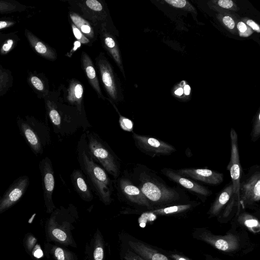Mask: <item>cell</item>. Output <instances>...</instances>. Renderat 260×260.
I'll list each match as a JSON object with an SVG mask.
<instances>
[{
  "label": "cell",
  "instance_id": "cell-1",
  "mask_svg": "<svg viewBox=\"0 0 260 260\" xmlns=\"http://www.w3.org/2000/svg\"><path fill=\"white\" fill-rule=\"evenodd\" d=\"M128 177L147 199L151 206L158 208L178 202L181 194L170 187L151 170L142 165L133 168Z\"/></svg>",
  "mask_w": 260,
  "mask_h": 260
},
{
  "label": "cell",
  "instance_id": "cell-2",
  "mask_svg": "<svg viewBox=\"0 0 260 260\" xmlns=\"http://www.w3.org/2000/svg\"><path fill=\"white\" fill-rule=\"evenodd\" d=\"M78 158L81 170L85 175L92 189L104 204L109 205L113 201L112 196L114 188L112 181L107 172L88 154L86 146L85 134L79 142Z\"/></svg>",
  "mask_w": 260,
  "mask_h": 260
},
{
  "label": "cell",
  "instance_id": "cell-3",
  "mask_svg": "<svg viewBox=\"0 0 260 260\" xmlns=\"http://www.w3.org/2000/svg\"><path fill=\"white\" fill-rule=\"evenodd\" d=\"M20 134L36 155L42 154L50 142L49 127L46 123L34 116L16 117Z\"/></svg>",
  "mask_w": 260,
  "mask_h": 260
},
{
  "label": "cell",
  "instance_id": "cell-4",
  "mask_svg": "<svg viewBox=\"0 0 260 260\" xmlns=\"http://www.w3.org/2000/svg\"><path fill=\"white\" fill-rule=\"evenodd\" d=\"M85 141L87 152L93 160L115 179L118 178L121 173L120 159L109 145L90 131L85 134Z\"/></svg>",
  "mask_w": 260,
  "mask_h": 260
},
{
  "label": "cell",
  "instance_id": "cell-5",
  "mask_svg": "<svg viewBox=\"0 0 260 260\" xmlns=\"http://www.w3.org/2000/svg\"><path fill=\"white\" fill-rule=\"evenodd\" d=\"M231 138V157L227 169L230 171L233 186V193L228 203L224 212V215H228L234 206L237 207V213L240 209L239 204V186L241 176V167L240 165L239 153L238 144V135L233 128L230 131Z\"/></svg>",
  "mask_w": 260,
  "mask_h": 260
},
{
  "label": "cell",
  "instance_id": "cell-6",
  "mask_svg": "<svg viewBox=\"0 0 260 260\" xmlns=\"http://www.w3.org/2000/svg\"><path fill=\"white\" fill-rule=\"evenodd\" d=\"M260 201V167L254 165L241 176L239 204L243 208L256 205Z\"/></svg>",
  "mask_w": 260,
  "mask_h": 260
},
{
  "label": "cell",
  "instance_id": "cell-7",
  "mask_svg": "<svg viewBox=\"0 0 260 260\" xmlns=\"http://www.w3.org/2000/svg\"><path fill=\"white\" fill-rule=\"evenodd\" d=\"M193 236L214 248L225 252L235 251L240 247L238 237L230 233L225 235H216L206 229L200 228L196 230Z\"/></svg>",
  "mask_w": 260,
  "mask_h": 260
},
{
  "label": "cell",
  "instance_id": "cell-8",
  "mask_svg": "<svg viewBox=\"0 0 260 260\" xmlns=\"http://www.w3.org/2000/svg\"><path fill=\"white\" fill-rule=\"evenodd\" d=\"M118 195L125 201L135 205L144 207L148 210L153 207L141 190L131 181L128 177L122 176L115 179Z\"/></svg>",
  "mask_w": 260,
  "mask_h": 260
},
{
  "label": "cell",
  "instance_id": "cell-9",
  "mask_svg": "<svg viewBox=\"0 0 260 260\" xmlns=\"http://www.w3.org/2000/svg\"><path fill=\"white\" fill-rule=\"evenodd\" d=\"M136 147L143 153L152 157L169 155L176 151L172 145L148 136L133 133Z\"/></svg>",
  "mask_w": 260,
  "mask_h": 260
},
{
  "label": "cell",
  "instance_id": "cell-10",
  "mask_svg": "<svg viewBox=\"0 0 260 260\" xmlns=\"http://www.w3.org/2000/svg\"><path fill=\"white\" fill-rule=\"evenodd\" d=\"M41 175L43 198L46 211L51 213L55 208L52 196L55 186L54 173L52 162L48 157L42 159L39 165Z\"/></svg>",
  "mask_w": 260,
  "mask_h": 260
},
{
  "label": "cell",
  "instance_id": "cell-11",
  "mask_svg": "<svg viewBox=\"0 0 260 260\" xmlns=\"http://www.w3.org/2000/svg\"><path fill=\"white\" fill-rule=\"evenodd\" d=\"M29 178L22 175L15 179L0 197V215L16 204L24 196L29 185Z\"/></svg>",
  "mask_w": 260,
  "mask_h": 260
},
{
  "label": "cell",
  "instance_id": "cell-12",
  "mask_svg": "<svg viewBox=\"0 0 260 260\" xmlns=\"http://www.w3.org/2000/svg\"><path fill=\"white\" fill-rule=\"evenodd\" d=\"M161 172L171 181L196 193L203 201L212 194V191L205 186L179 174L176 170L164 168L161 170Z\"/></svg>",
  "mask_w": 260,
  "mask_h": 260
},
{
  "label": "cell",
  "instance_id": "cell-13",
  "mask_svg": "<svg viewBox=\"0 0 260 260\" xmlns=\"http://www.w3.org/2000/svg\"><path fill=\"white\" fill-rule=\"evenodd\" d=\"M176 171L184 177L210 185H217L223 180V174L208 169L182 168Z\"/></svg>",
  "mask_w": 260,
  "mask_h": 260
},
{
  "label": "cell",
  "instance_id": "cell-14",
  "mask_svg": "<svg viewBox=\"0 0 260 260\" xmlns=\"http://www.w3.org/2000/svg\"><path fill=\"white\" fill-rule=\"evenodd\" d=\"M50 218L46 221L45 232L49 241H53L64 244L71 243V239L65 231L64 226L58 223L55 214L52 212Z\"/></svg>",
  "mask_w": 260,
  "mask_h": 260
},
{
  "label": "cell",
  "instance_id": "cell-15",
  "mask_svg": "<svg viewBox=\"0 0 260 260\" xmlns=\"http://www.w3.org/2000/svg\"><path fill=\"white\" fill-rule=\"evenodd\" d=\"M24 34L29 46L37 54L48 60H54L56 59V54L54 50L30 30L25 28Z\"/></svg>",
  "mask_w": 260,
  "mask_h": 260
},
{
  "label": "cell",
  "instance_id": "cell-16",
  "mask_svg": "<svg viewBox=\"0 0 260 260\" xmlns=\"http://www.w3.org/2000/svg\"><path fill=\"white\" fill-rule=\"evenodd\" d=\"M101 78L105 88L110 95L114 100H118V89L112 69L109 62L104 59L99 61Z\"/></svg>",
  "mask_w": 260,
  "mask_h": 260
},
{
  "label": "cell",
  "instance_id": "cell-17",
  "mask_svg": "<svg viewBox=\"0 0 260 260\" xmlns=\"http://www.w3.org/2000/svg\"><path fill=\"white\" fill-rule=\"evenodd\" d=\"M128 244L132 251L144 260H171L167 255L146 243L140 241H129Z\"/></svg>",
  "mask_w": 260,
  "mask_h": 260
},
{
  "label": "cell",
  "instance_id": "cell-18",
  "mask_svg": "<svg viewBox=\"0 0 260 260\" xmlns=\"http://www.w3.org/2000/svg\"><path fill=\"white\" fill-rule=\"evenodd\" d=\"M71 178L73 186L80 197L87 202L92 200L93 194L82 171L75 169L71 175Z\"/></svg>",
  "mask_w": 260,
  "mask_h": 260
},
{
  "label": "cell",
  "instance_id": "cell-19",
  "mask_svg": "<svg viewBox=\"0 0 260 260\" xmlns=\"http://www.w3.org/2000/svg\"><path fill=\"white\" fill-rule=\"evenodd\" d=\"M26 82L38 98H44L48 94V86L42 73L27 71Z\"/></svg>",
  "mask_w": 260,
  "mask_h": 260
},
{
  "label": "cell",
  "instance_id": "cell-20",
  "mask_svg": "<svg viewBox=\"0 0 260 260\" xmlns=\"http://www.w3.org/2000/svg\"><path fill=\"white\" fill-rule=\"evenodd\" d=\"M233 193L232 182L228 184L219 193L214 202L211 205L208 212L209 217L218 215L226 205H228Z\"/></svg>",
  "mask_w": 260,
  "mask_h": 260
},
{
  "label": "cell",
  "instance_id": "cell-21",
  "mask_svg": "<svg viewBox=\"0 0 260 260\" xmlns=\"http://www.w3.org/2000/svg\"><path fill=\"white\" fill-rule=\"evenodd\" d=\"M82 60L83 68L89 82L96 91L99 96L103 98V96L102 94L96 72L90 58L86 53L83 52Z\"/></svg>",
  "mask_w": 260,
  "mask_h": 260
},
{
  "label": "cell",
  "instance_id": "cell-22",
  "mask_svg": "<svg viewBox=\"0 0 260 260\" xmlns=\"http://www.w3.org/2000/svg\"><path fill=\"white\" fill-rule=\"evenodd\" d=\"M47 114L56 133H60L62 128V121L60 114L56 107L55 104L47 95L45 98Z\"/></svg>",
  "mask_w": 260,
  "mask_h": 260
},
{
  "label": "cell",
  "instance_id": "cell-23",
  "mask_svg": "<svg viewBox=\"0 0 260 260\" xmlns=\"http://www.w3.org/2000/svg\"><path fill=\"white\" fill-rule=\"evenodd\" d=\"M18 32V31H14L6 34L0 48V55H6L16 48L20 40Z\"/></svg>",
  "mask_w": 260,
  "mask_h": 260
},
{
  "label": "cell",
  "instance_id": "cell-24",
  "mask_svg": "<svg viewBox=\"0 0 260 260\" xmlns=\"http://www.w3.org/2000/svg\"><path fill=\"white\" fill-rule=\"evenodd\" d=\"M13 81L12 72L0 64V98L5 95L12 87Z\"/></svg>",
  "mask_w": 260,
  "mask_h": 260
},
{
  "label": "cell",
  "instance_id": "cell-25",
  "mask_svg": "<svg viewBox=\"0 0 260 260\" xmlns=\"http://www.w3.org/2000/svg\"><path fill=\"white\" fill-rule=\"evenodd\" d=\"M28 7L15 0H0V13L7 14L13 13H22L25 11Z\"/></svg>",
  "mask_w": 260,
  "mask_h": 260
},
{
  "label": "cell",
  "instance_id": "cell-26",
  "mask_svg": "<svg viewBox=\"0 0 260 260\" xmlns=\"http://www.w3.org/2000/svg\"><path fill=\"white\" fill-rule=\"evenodd\" d=\"M191 206L192 205L190 204H178L165 207L164 208L153 209L149 211L155 216L170 215L185 212L189 210L191 208Z\"/></svg>",
  "mask_w": 260,
  "mask_h": 260
},
{
  "label": "cell",
  "instance_id": "cell-27",
  "mask_svg": "<svg viewBox=\"0 0 260 260\" xmlns=\"http://www.w3.org/2000/svg\"><path fill=\"white\" fill-rule=\"evenodd\" d=\"M37 242V239L29 233L26 235L23 239L24 246L28 254L39 258L43 256V252Z\"/></svg>",
  "mask_w": 260,
  "mask_h": 260
},
{
  "label": "cell",
  "instance_id": "cell-28",
  "mask_svg": "<svg viewBox=\"0 0 260 260\" xmlns=\"http://www.w3.org/2000/svg\"><path fill=\"white\" fill-rule=\"evenodd\" d=\"M104 42L115 62L120 68L122 73L124 74L120 52L115 41L112 37L107 36L104 39Z\"/></svg>",
  "mask_w": 260,
  "mask_h": 260
},
{
  "label": "cell",
  "instance_id": "cell-29",
  "mask_svg": "<svg viewBox=\"0 0 260 260\" xmlns=\"http://www.w3.org/2000/svg\"><path fill=\"white\" fill-rule=\"evenodd\" d=\"M45 248L46 252L51 254L56 260L73 259V256L71 252L60 247L46 244Z\"/></svg>",
  "mask_w": 260,
  "mask_h": 260
},
{
  "label": "cell",
  "instance_id": "cell-30",
  "mask_svg": "<svg viewBox=\"0 0 260 260\" xmlns=\"http://www.w3.org/2000/svg\"><path fill=\"white\" fill-rule=\"evenodd\" d=\"M238 221L251 232L255 233L259 230V222L257 219L248 213L240 214L238 217Z\"/></svg>",
  "mask_w": 260,
  "mask_h": 260
},
{
  "label": "cell",
  "instance_id": "cell-31",
  "mask_svg": "<svg viewBox=\"0 0 260 260\" xmlns=\"http://www.w3.org/2000/svg\"><path fill=\"white\" fill-rule=\"evenodd\" d=\"M104 258L103 240L100 232L97 231L94 236L92 260H104Z\"/></svg>",
  "mask_w": 260,
  "mask_h": 260
},
{
  "label": "cell",
  "instance_id": "cell-32",
  "mask_svg": "<svg viewBox=\"0 0 260 260\" xmlns=\"http://www.w3.org/2000/svg\"><path fill=\"white\" fill-rule=\"evenodd\" d=\"M83 93V88L81 84L74 83L70 87L68 100L72 103H76L78 105H80Z\"/></svg>",
  "mask_w": 260,
  "mask_h": 260
},
{
  "label": "cell",
  "instance_id": "cell-33",
  "mask_svg": "<svg viewBox=\"0 0 260 260\" xmlns=\"http://www.w3.org/2000/svg\"><path fill=\"white\" fill-rule=\"evenodd\" d=\"M250 136L251 141L253 142L257 141L260 137V114L258 113L252 126Z\"/></svg>",
  "mask_w": 260,
  "mask_h": 260
},
{
  "label": "cell",
  "instance_id": "cell-34",
  "mask_svg": "<svg viewBox=\"0 0 260 260\" xmlns=\"http://www.w3.org/2000/svg\"><path fill=\"white\" fill-rule=\"evenodd\" d=\"M18 23L17 20L11 17H0V30L14 26Z\"/></svg>",
  "mask_w": 260,
  "mask_h": 260
},
{
  "label": "cell",
  "instance_id": "cell-35",
  "mask_svg": "<svg viewBox=\"0 0 260 260\" xmlns=\"http://www.w3.org/2000/svg\"><path fill=\"white\" fill-rule=\"evenodd\" d=\"M119 124L120 127L124 131L133 132V123L130 119L119 115Z\"/></svg>",
  "mask_w": 260,
  "mask_h": 260
},
{
  "label": "cell",
  "instance_id": "cell-36",
  "mask_svg": "<svg viewBox=\"0 0 260 260\" xmlns=\"http://www.w3.org/2000/svg\"><path fill=\"white\" fill-rule=\"evenodd\" d=\"M72 27L73 34L78 42L83 44H86L89 42V40L82 34L81 31L74 24H72Z\"/></svg>",
  "mask_w": 260,
  "mask_h": 260
},
{
  "label": "cell",
  "instance_id": "cell-37",
  "mask_svg": "<svg viewBox=\"0 0 260 260\" xmlns=\"http://www.w3.org/2000/svg\"><path fill=\"white\" fill-rule=\"evenodd\" d=\"M70 17L72 20L74 25L79 29L81 28V27L88 23L85 20L80 17L79 15L75 13H72L70 14Z\"/></svg>",
  "mask_w": 260,
  "mask_h": 260
},
{
  "label": "cell",
  "instance_id": "cell-38",
  "mask_svg": "<svg viewBox=\"0 0 260 260\" xmlns=\"http://www.w3.org/2000/svg\"><path fill=\"white\" fill-rule=\"evenodd\" d=\"M86 5L93 11H100L103 9L102 5L96 0H87L86 1Z\"/></svg>",
  "mask_w": 260,
  "mask_h": 260
},
{
  "label": "cell",
  "instance_id": "cell-39",
  "mask_svg": "<svg viewBox=\"0 0 260 260\" xmlns=\"http://www.w3.org/2000/svg\"><path fill=\"white\" fill-rule=\"evenodd\" d=\"M124 258L125 260H144L139 255L129 249L127 250L125 253Z\"/></svg>",
  "mask_w": 260,
  "mask_h": 260
},
{
  "label": "cell",
  "instance_id": "cell-40",
  "mask_svg": "<svg viewBox=\"0 0 260 260\" xmlns=\"http://www.w3.org/2000/svg\"><path fill=\"white\" fill-rule=\"evenodd\" d=\"M165 1L171 6L176 8H183L186 4L185 0H165Z\"/></svg>",
  "mask_w": 260,
  "mask_h": 260
},
{
  "label": "cell",
  "instance_id": "cell-41",
  "mask_svg": "<svg viewBox=\"0 0 260 260\" xmlns=\"http://www.w3.org/2000/svg\"><path fill=\"white\" fill-rule=\"evenodd\" d=\"M168 256L173 260H191L187 256L175 252H167Z\"/></svg>",
  "mask_w": 260,
  "mask_h": 260
},
{
  "label": "cell",
  "instance_id": "cell-42",
  "mask_svg": "<svg viewBox=\"0 0 260 260\" xmlns=\"http://www.w3.org/2000/svg\"><path fill=\"white\" fill-rule=\"evenodd\" d=\"M223 22L224 24L229 28L233 29L235 26V23L233 19L228 16H224L223 18Z\"/></svg>",
  "mask_w": 260,
  "mask_h": 260
},
{
  "label": "cell",
  "instance_id": "cell-43",
  "mask_svg": "<svg viewBox=\"0 0 260 260\" xmlns=\"http://www.w3.org/2000/svg\"><path fill=\"white\" fill-rule=\"evenodd\" d=\"M218 4L222 8L225 9H230L233 5V3L231 0H219Z\"/></svg>",
  "mask_w": 260,
  "mask_h": 260
},
{
  "label": "cell",
  "instance_id": "cell-44",
  "mask_svg": "<svg viewBox=\"0 0 260 260\" xmlns=\"http://www.w3.org/2000/svg\"><path fill=\"white\" fill-rule=\"evenodd\" d=\"M247 24L250 26L253 29L257 31L258 32L260 31L259 27L258 25L251 20H248L247 21Z\"/></svg>",
  "mask_w": 260,
  "mask_h": 260
},
{
  "label": "cell",
  "instance_id": "cell-45",
  "mask_svg": "<svg viewBox=\"0 0 260 260\" xmlns=\"http://www.w3.org/2000/svg\"><path fill=\"white\" fill-rule=\"evenodd\" d=\"M237 28L239 29V30L241 32H245L247 29L246 24L242 22H239L237 24Z\"/></svg>",
  "mask_w": 260,
  "mask_h": 260
},
{
  "label": "cell",
  "instance_id": "cell-46",
  "mask_svg": "<svg viewBox=\"0 0 260 260\" xmlns=\"http://www.w3.org/2000/svg\"><path fill=\"white\" fill-rule=\"evenodd\" d=\"M190 88L189 86L188 85H185L184 87V93L186 95H188L190 93Z\"/></svg>",
  "mask_w": 260,
  "mask_h": 260
},
{
  "label": "cell",
  "instance_id": "cell-47",
  "mask_svg": "<svg viewBox=\"0 0 260 260\" xmlns=\"http://www.w3.org/2000/svg\"><path fill=\"white\" fill-rule=\"evenodd\" d=\"M205 256L206 258V260H220L216 257H213L209 254H205Z\"/></svg>",
  "mask_w": 260,
  "mask_h": 260
},
{
  "label": "cell",
  "instance_id": "cell-48",
  "mask_svg": "<svg viewBox=\"0 0 260 260\" xmlns=\"http://www.w3.org/2000/svg\"><path fill=\"white\" fill-rule=\"evenodd\" d=\"M183 90L182 88H179L175 91V93L178 95H181L183 94Z\"/></svg>",
  "mask_w": 260,
  "mask_h": 260
},
{
  "label": "cell",
  "instance_id": "cell-49",
  "mask_svg": "<svg viewBox=\"0 0 260 260\" xmlns=\"http://www.w3.org/2000/svg\"><path fill=\"white\" fill-rule=\"evenodd\" d=\"M5 36H6V34H4V33H3L2 32L1 34H0V48H1V44L5 37Z\"/></svg>",
  "mask_w": 260,
  "mask_h": 260
},
{
  "label": "cell",
  "instance_id": "cell-50",
  "mask_svg": "<svg viewBox=\"0 0 260 260\" xmlns=\"http://www.w3.org/2000/svg\"><path fill=\"white\" fill-rule=\"evenodd\" d=\"M2 33V32H0V34Z\"/></svg>",
  "mask_w": 260,
  "mask_h": 260
}]
</instances>
